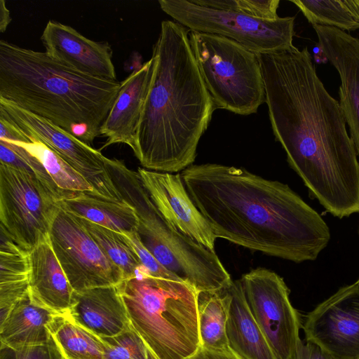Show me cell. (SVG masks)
<instances>
[{
  "instance_id": "23",
  "label": "cell",
  "mask_w": 359,
  "mask_h": 359,
  "mask_svg": "<svg viewBox=\"0 0 359 359\" xmlns=\"http://www.w3.org/2000/svg\"><path fill=\"white\" fill-rule=\"evenodd\" d=\"M0 241V307L10 311L29 293V254L2 231Z\"/></svg>"
},
{
  "instance_id": "33",
  "label": "cell",
  "mask_w": 359,
  "mask_h": 359,
  "mask_svg": "<svg viewBox=\"0 0 359 359\" xmlns=\"http://www.w3.org/2000/svg\"><path fill=\"white\" fill-rule=\"evenodd\" d=\"M292 359H333L327 352L314 343L298 341Z\"/></svg>"
},
{
  "instance_id": "27",
  "label": "cell",
  "mask_w": 359,
  "mask_h": 359,
  "mask_svg": "<svg viewBox=\"0 0 359 359\" xmlns=\"http://www.w3.org/2000/svg\"><path fill=\"white\" fill-rule=\"evenodd\" d=\"M75 217L121 270L123 280L135 276L142 269L144 266L122 233Z\"/></svg>"
},
{
  "instance_id": "1",
  "label": "cell",
  "mask_w": 359,
  "mask_h": 359,
  "mask_svg": "<svg viewBox=\"0 0 359 359\" xmlns=\"http://www.w3.org/2000/svg\"><path fill=\"white\" fill-rule=\"evenodd\" d=\"M257 54L271 128L289 165L327 212L359 213L357 152L308 48Z\"/></svg>"
},
{
  "instance_id": "28",
  "label": "cell",
  "mask_w": 359,
  "mask_h": 359,
  "mask_svg": "<svg viewBox=\"0 0 359 359\" xmlns=\"http://www.w3.org/2000/svg\"><path fill=\"white\" fill-rule=\"evenodd\" d=\"M10 142L22 147L35 156L42 163L53 181L60 189L67 191L83 192L95 197L94 189L87 180L43 144L36 141L28 143Z\"/></svg>"
},
{
  "instance_id": "4",
  "label": "cell",
  "mask_w": 359,
  "mask_h": 359,
  "mask_svg": "<svg viewBox=\"0 0 359 359\" xmlns=\"http://www.w3.org/2000/svg\"><path fill=\"white\" fill-rule=\"evenodd\" d=\"M121 82L89 76L47 53L0 40V99L44 118L91 146Z\"/></svg>"
},
{
  "instance_id": "35",
  "label": "cell",
  "mask_w": 359,
  "mask_h": 359,
  "mask_svg": "<svg viewBox=\"0 0 359 359\" xmlns=\"http://www.w3.org/2000/svg\"><path fill=\"white\" fill-rule=\"evenodd\" d=\"M12 19L10 11L8 9L4 0H0V32L3 33L7 29Z\"/></svg>"
},
{
  "instance_id": "11",
  "label": "cell",
  "mask_w": 359,
  "mask_h": 359,
  "mask_svg": "<svg viewBox=\"0 0 359 359\" xmlns=\"http://www.w3.org/2000/svg\"><path fill=\"white\" fill-rule=\"evenodd\" d=\"M49 238L76 292L118 285L123 280L121 270L77 218L59 206L50 226Z\"/></svg>"
},
{
  "instance_id": "5",
  "label": "cell",
  "mask_w": 359,
  "mask_h": 359,
  "mask_svg": "<svg viewBox=\"0 0 359 359\" xmlns=\"http://www.w3.org/2000/svg\"><path fill=\"white\" fill-rule=\"evenodd\" d=\"M133 327L158 359H189L201 348L198 292L181 279L144 267L118 285Z\"/></svg>"
},
{
  "instance_id": "6",
  "label": "cell",
  "mask_w": 359,
  "mask_h": 359,
  "mask_svg": "<svg viewBox=\"0 0 359 359\" xmlns=\"http://www.w3.org/2000/svg\"><path fill=\"white\" fill-rule=\"evenodd\" d=\"M108 170L123 201L135 210L142 243L161 265L198 293L231 286L233 280L216 252L186 236L163 218L137 171L128 169L119 160L110 163Z\"/></svg>"
},
{
  "instance_id": "18",
  "label": "cell",
  "mask_w": 359,
  "mask_h": 359,
  "mask_svg": "<svg viewBox=\"0 0 359 359\" xmlns=\"http://www.w3.org/2000/svg\"><path fill=\"white\" fill-rule=\"evenodd\" d=\"M67 315L101 338L116 336L132 326L117 285L76 292L74 303Z\"/></svg>"
},
{
  "instance_id": "21",
  "label": "cell",
  "mask_w": 359,
  "mask_h": 359,
  "mask_svg": "<svg viewBox=\"0 0 359 359\" xmlns=\"http://www.w3.org/2000/svg\"><path fill=\"white\" fill-rule=\"evenodd\" d=\"M231 296L226 334L229 347L243 359H279L254 319L240 280L229 287Z\"/></svg>"
},
{
  "instance_id": "2",
  "label": "cell",
  "mask_w": 359,
  "mask_h": 359,
  "mask_svg": "<svg viewBox=\"0 0 359 359\" xmlns=\"http://www.w3.org/2000/svg\"><path fill=\"white\" fill-rule=\"evenodd\" d=\"M180 175L217 238L297 263L315 260L330 240L322 217L286 184L216 163Z\"/></svg>"
},
{
  "instance_id": "9",
  "label": "cell",
  "mask_w": 359,
  "mask_h": 359,
  "mask_svg": "<svg viewBox=\"0 0 359 359\" xmlns=\"http://www.w3.org/2000/svg\"><path fill=\"white\" fill-rule=\"evenodd\" d=\"M57 200L34 175L0 163L1 231L30 252L49 234Z\"/></svg>"
},
{
  "instance_id": "32",
  "label": "cell",
  "mask_w": 359,
  "mask_h": 359,
  "mask_svg": "<svg viewBox=\"0 0 359 359\" xmlns=\"http://www.w3.org/2000/svg\"><path fill=\"white\" fill-rule=\"evenodd\" d=\"M11 359H66L53 336L46 343L13 350Z\"/></svg>"
},
{
  "instance_id": "25",
  "label": "cell",
  "mask_w": 359,
  "mask_h": 359,
  "mask_svg": "<svg viewBox=\"0 0 359 359\" xmlns=\"http://www.w3.org/2000/svg\"><path fill=\"white\" fill-rule=\"evenodd\" d=\"M51 334L66 359H104L102 339L60 314L53 323Z\"/></svg>"
},
{
  "instance_id": "12",
  "label": "cell",
  "mask_w": 359,
  "mask_h": 359,
  "mask_svg": "<svg viewBox=\"0 0 359 359\" xmlns=\"http://www.w3.org/2000/svg\"><path fill=\"white\" fill-rule=\"evenodd\" d=\"M251 313L279 359H292L302 327L290 290L275 272L259 267L240 279Z\"/></svg>"
},
{
  "instance_id": "30",
  "label": "cell",
  "mask_w": 359,
  "mask_h": 359,
  "mask_svg": "<svg viewBox=\"0 0 359 359\" xmlns=\"http://www.w3.org/2000/svg\"><path fill=\"white\" fill-rule=\"evenodd\" d=\"M193 3L208 8L241 12L263 20L279 18L277 10L279 0H191Z\"/></svg>"
},
{
  "instance_id": "20",
  "label": "cell",
  "mask_w": 359,
  "mask_h": 359,
  "mask_svg": "<svg viewBox=\"0 0 359 359\" xmlns=\"http://www.w3.org/2000/svg\"><path fill=\"white\" fill-rule=\"evenodd\" d=\"M59 315L37 304L29 292L0 324L1 344L18 350L47 342L52 337L50 330Z\"/></svg>"
},
{
  "instance_id": "34",
  "label": "cell",
  "mask_w": 359,
  "mask_h": 359,
  "mask_svg": "<svg viewBox=\"0 0 359 359\" xmlns=\"http://www.w3.org/2000/svg\"><path fill=\"white\" fill-rule=\"evenodd\" d=\"M189 359H243L229 346L221 350H210L201 347Z\"/></svg>"
},
{
  "instance_id": "37",
  "label": "cell",
  "mask_w": 359,
  "mask_h": 359,
  "mask_svg": "<svg viewBox=\"0 0 359 359\" xmlns=\"http://www.w3.org/2000/svg\"><path fill=\"white\" fill-rule=\"evenodd\" d=\"M358 234H359V230H358Z\"/></svg>"
},
{
  "instance_id": "24",
  "label": "cell",
  "mask_w": 359,
  "mask_h": 359,
  "mask_svg": "<svg viewBox=\"0 0 359 359\" xmlns=\"http://www.w3.org/2000/svg\"><path fill=\"white\" fill-rule=\"evenodd\" d=\"M231 296L229 288L198 294L201 347L221 350L229 346L226 334Z\"/></svg>"
},
{
  "instance_id": "36",
  "label": "cell",
  "mask_w": 359,
  "mask_h": 359,
  "mask_svg": "<svg viewBox=\"0 0 359 359\" xmlns=\"http://www.w3.org/2000/svg\"><path fill=\"white\" fill-rule=\"evenodd\" d=\"M357 282L359 283V279L357 280Z\"/></svg>"
},
{
  "instance_id": "17",
  "label": "cell",
  "mask_w": 359,
  "mask_h": 359,
  "mask_svg": "<svg viewBox=\"0 0 359 359\" xmlns=\"http://www.w3.org/2000/svg\"><path fill=\"white\" fill-rule=\"evenodd\" d=\"M156 59L144 62L121 82L116 98L101 128L100 135L107 138L100 148L114 144H126L134 151L137 133L154 70Z\"/></svg>"
},
{
  "instance_id": "15",
  "label": "cell",
  "mask_w": 359,
  "mask_h": 359,
  "mask_svg": "<svg viewBox=\"0 0 359 359\" xmlns=\"http://www.w3.org/2000/svg\"><path fill=\"white\" fill-rule=\"evenodd\" d=\"M312 26L323 55L339 76V102L359 157V39L334 27Z\"/></svg>"
},
{
  "instance_id": "19",
  "label": "cell",
  "mask_w": 359,
  "mask_h": 359,
  "mask_svg": "<svg viewBox=\"0 0 359 359\" xmlns=\"http://www.w3.org/2000/svg\"><path fill=\"white\" fill-rule=\"evenodd\" d=\"M29 254L31 298L55 313H67L74 303L76 291L56 257L49 234Z\"/></svg>"
},
{
  "instance_id": "13",
  "label": "cell",
  "mask_w": 359,
  "mask_h": 359,
  "mask_svg": "<svg viewBox=\"0 0 359 359\" xmlns=\"http://www.w3.org/2000/svg\"><path fill=\"white\" fill-rule=\"evenodd\" d=\"M302 327L305 340L333 359H359V283L341 287L319 304Z\"/></svg>"
},
{
  "instance_id": "10",
  "label": "cell",
  "mask_w": 359,
  "mask_h": 359,
  "mask_svg": "<svg viewBox=\"0 0 359 359\" xmlns=\"http://www.w3.org/2000/svg\"><path fill=\"white\" fill-rule=\"evenodd\" d=\"M0 117L31 142H39L60 156L93 187L96 198L125 202L107 167V159L93 148L51 121L0 99Z\"/></svg>"
},
{
  "instance_id": "7",
  "label": "cell",
  "mask_w": 359,
  "mask_h": 359,
  "mask_svg": "<svg viewBox=\"0 0 359 359\" xmlns=\"http://www.w3.org/2000/svg\"><path fill=\"white\" fill-rule=\"evenodd\" d=\"M191 48L216 109L236 114L257 111L265 88L257 54L224 36L189 32Z\"/></svg>"
},
{
  "instance_id": "14",
  "label": "cell",
  "mask_w": 359,
  "mask_h": 359,
  "mask_svg": "<svg viewBox=\"0 0 359 359\" xmlns=\"http://www.w3.org/2000/svg\"><path fill=\"white\" fill-rule=\"evenodd\" d=\"M142 183L163 218L180 232L215 252L217 239L189 196L180 173L138 168Z\"/></svg>"
},
{
  "instance_id": "29",
  "label": "cell",
  "mask_w": 359,
  "mask_h": 359,
  "mask_svg": "<svg viewBox=\"0 0 359 359\" xmlns=\"http://www.w3.org/2000/svg\"><path fill=\"white\" fill-rule=\"evenodd\" d=\"M102 339L104 359H158L133 325L116 336Z\"/></svg>"
},
{
  "instance_id": "16",
  "label": "cell",
  "mask_w": 359,
  "mask_h": 359,
  "mask_svg": "<svg viewBox=\"0 0 359 359\" xmlns=\"http://www.w3.org/2000/svg\"><path fill=\"white\" fill-rule=\"evenodd\" d=\"M41 40L45 52L65 65L94 77L117 80L108 42L89 39L73 27L54 20L48 22Z\"/></svg>"
},
{
  "instance_id": "31",
  "label": "cell",
  "mask_w": 359,
  "mask_h": 359,
  "mask_svg": "<svg viewBox=\"0 0 359 359\" xmlns=\"http://www.w3.org/2000/svg\"><path fill=\"white\" fill-rule=\"evenodd\" d=\"M122 234L137 254L142 264L151 276L161 279H180L158 262L143 245L137 231Z\"/></svg>"
},
{
  "instance_id": "22",
  "label": "cell",
  "mask_w": 359,
  "mask_h": 359,
  "mask_svg": "<svg viewBox=\"0 0 359 359\" xmlns=\"http://www.w3.org/2000/svg\"><path fill=\"white\" fill-rule=\"evenodd\" d=\"M62 210L95 224L121 233L137 231L139 220L133 206L115 203L83 192L57 201Z\"/></svg>"
},
{
  "instance_id": "26",
  "label": "cell",
  "mask_w": 359,
  "mask_h": 359,
  "mask_svg": "<svg viewBox=\"0 0 359 359\" xmlns=\"http://www.w3.org/2000/svg\"><path fill=\"white\" fill-rule=\"evenodd\" d=\"M312 25L359 29V0H291Z\"/></svg>"
},
{
  "instance_id": "3",
  "label": "cell",
  "mask_w": 359,
  "mask_h": 359,
  "mask_svg": "<svg viewBox=\"0 0 359 359\" xmlns=\"http://www.w3.org/2000/svg\"><path fill=\"white\" fill-rule=\"evenodd\" d=\"M189 30L163 20L152 55L156 67L133 153L144 168L177 172L191 165L216 109L205 86Z\"/></svg>"
},
{
  "instance_id": "8",
  "label": "cell",
  "mask_w": 359,
  "mask_h": 359,
  "mask_svg": "<svg viewBox=\"0 0 359 359\" xmlns=\"http://www.w3.org/2000/svg\"><path fill=\"white\" fill-rule=\"evenodd\" d=\"M161 9L190 31L226 37L256 53L294 46V17L263 20L229 10L202 6L191 0H159Z\"/></svg>"
}]
</instances>
